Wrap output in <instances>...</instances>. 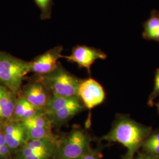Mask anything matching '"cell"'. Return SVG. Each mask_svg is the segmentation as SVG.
<instances>
[{
	"label": "cell",
	"mask_w": 159,
	"mask_h": 159,
	"mask_svg": "<svg viewBox=\"0 0 159 159\" xmlns=\"http://www.w3.org/2000/svg\"><path fill=\"white\" fill-rule=\"evenodd\" d=\"M143 37L146 40L159 42V12L154 10L144 24Z\"/></svg>",
	"instance_id": "cell-15"
},
{
	"label": "cell",
	"mask_w": 159,
	"mask_h": 159,
	"mask_svg": "<svg viewBox=\"0 0 159 159\" xmlns=\"http://www.w3.org/2000/svg\"><path fill=\"white\" fill-rule=\"evenodd\" d=\"M158 97H159V68L156 69L155 71L153 89L148 98V106L149 107H153L154 100Z\"/></svg>",
	"instance_id": "cell-19"
},
{
	"label": "cell",
	"mask_w": 159,
	"mask_h": 159,
	"mask_svg": "<svg viewBox=\"0 0 159 159\" xmlns=\"http://www.w3.org/2000/svg\"><path fill=\"white\" fill-rule=\"evenodd\" d=\"M36 5L41 10V19L47 20L51 17L52 7L54 3L52 0H34Z\"/></svg>",
	"instance_id": "cell-18"
},
{
	"label": "cell",
	"mask_w": 159,
	"mask_h": 159,
	"mask_svg": "<svg viewBox=\"0 0 159 159\" xmlns=\"http://www.w3.org/2000/svg\"><path fill=\"white\" fill-rule=\"evenodd\" d=\"M154 106H155L156 107L157 112H158V114H159V102H154Z\"/></svg>",
	"instance_id": "cell-23"
},
{
	"label": "cell",
	"mask_w": 159,
	"mask_h": 159,
	"mask_svg": "<svg viewBox=\"0 0 159 159\" xmlns=\"http://www.w3.org/2000/svg\"><path fill=\"white\" fill-rule=\"evenodd\" d=\"M30 70L31 61L0 51V81L9 90L18 94Z\"/></svg>",
	"instance_id": "cell-4"
},
{
	"label": "cell",
	"mask_w": 159,
	"mask_h": 159,
	"mask_svg": "<svg viewBox=\"0 0 159 159\" xmlns=\"http://www.w3.org/2000/svg\"><path fill=\"white\" fill-rule=\"evenodd\" d=\"M78 96L85 108L91 110L102 104L106 99V92L102 84L91 77L83 79L80 83Z\"/></svg>",
	"instance_id": "cell-6"
},
{
	"label": "cell",
	"mask_w": 159,
	"mask_h": 159,
	"mask_svg": "<svg viewBox=\"0 0 159 159\" xmlns=\"http://www.w3.org/2000/svg\"><path fill=\"white\" fill-rule=\"evenodd\" d=\"M107 54L100 49L84 45L75 46L70 56H62L68 61L77 64L80 68H85L91 74L92 65L97 60H106Z\"/></svg>",
	"instance_id": "cell-7"
},
{
	"label": "cell",
	"mask_w": 159,
	"mask_h": 159,
	"mask_svg": "<svg viewBox=\"0 0 159 159\" xmlns=\"http://www.w3.org/2000/svg\"><path fill=\"white\" fill-rule=\"evenodd\" d=\"M60 136L52 139L29 140L12 154V159H52Z\"/></svg>",
	"instance_id": "cell-5"
},
{
	"label": "cell",
	"mask_w": 159,
	"mask_h": 159,
	"mask_svg": "<svg viewBox=\"0 0 159 159\" xmlns=\"http://www.w3.org/2000/svg\"><path fill=\"white\" fill-rule=\"evenodd\" d=\"M17 96L18 94L9 90L0 100L1 120L6 121L11 119Z\"/></svg>",
	"instance_id": "cell-16"
},
{
	"label": "cell",
	"mask_w": 159,
	"mask_h": 159,
	"mask_svg": "<svg viewBox=\"0 0 159 159\" xmlns=\"http://www.w3.org/2000/svg\"><path fill=\"white\" fill-rule=\"evenodd\" d=\"M86 109L82 102L61 108L57 111L46 114L50 120L53 128H58L66 124L68 121L73 119L75 116Z\"/></svg>",
	"instance_id": "cell-12"
},
{
	"label": "cell",
	"mask_w": 159,
	"mask_h": 159,
	"mask_svg": "<svg viewBox=\"0 0 159 159\" xmlns=\"http://www.w3.org/2000/svg\"><path fill=\"white\" fill-rule=\"evenodd\" d=\"M152 130V127L137 122L129 114L117 113L110 130L101 137L100 140L121 144L127 149L123 159H133Z\"/></svg>",
	"instance_id": "cell-1"
},
{
	"label": "cell",
	"mask_w": 159,
	"mask_h": 159,
	"mask_svg": "<svg viewBox=\"0 0 159 159\" xmlns=\"http://www.w3.org/2000/svg\"><path fill=\"white\" fill-rule=\"evenodd\" d=\"M141 148L145 153L159 156V128L152 130L143 143Z\"/></svg>",
	"instance_id": "cell-17"
},
{
	"label": "cell",
	"mask_w": 159,
	"mask_h": 159,
	"mask_svg": "<svg viewBox=\"0 0 159 159\" xmlns=\"http://www.w3.org/2000/svg\"><path fill=\"white\" fill-rule=\"evenodd\" d=\"M18 94L35 107L43 110L52 96L46 87L35 79L31 80L26 84L22 85Z\"/></svg>",
	"instance_id": "cell-10"
},
{
	"label": "cell",
	"mask_w": 159,
	"mask_h": 159,
	"mask_svg": "<svg viewBox=\"0 0 159 159\" xmlns=\"http://www.w3.org/2000/svg\"><path fill=\"white\" fill-rule=\"evenodd\" d=\"M34 79L40 81L52 95L78 96V89L82 79L70 73L58 62L52 71L45 74L35 75Z\"/></svg>",
	"instance_id": "cell-2"
},
{
	"label": "cell",
	"mask_w": 159,
	"mask_h": 159,
	"mask_svg": "<svg viewBox=\"0 0 159 159\" xmlns=\"http://www.w3.org/2000/svg\"><path fill=\"white\" fill-rule=\"evenodd\" d=\"M93 140L87 129L76 126L60 137L52 159H79L91 149Z\"/></svg>",
	"instance_id": "cell-3"
},
{
	"label": "cell",
	"mask_w": 159,
	"mask_h": 159,
	"mask_svg": "<svg viewBox=\"0 0 159 159\" xmlns=\"http://www.w3.org/2000/svg\"><path fill=\"white\" fill-rule=\"evenodd\" d=\"M2 131L6 144L12 154L29 142L27 132L22 121L12 120L4 121Z\"/></svg>",
	"instance_id": "cell-8"
},
{
	"label": "cell",
	"mask_w": 159,
	"mask_h": 159,
	"mask_svg": "<svg viewBox=\"0 0 159 159\" xmlns=\"http://www.w3.org/2000/svg\"><path fill=\"white\" fill-rule=\"evenodd\" d=\"M133 159H159V156H155L145 153H139Z\"/></svg>",
	"instance_id": "cell-21"
},
{
	"label": "cell",
	"mask_w": 159,
	"mask_h": 159,
	"mask_svg": "<svg viewBox=\"0 0 159 159\" xmlns=\"http://www.w3.org/2000/svg\"><path fill=\"white\" fill-rule=\"evenodd\" d=\"M9 90L0 81V100L6 96Z\"/></svg>",
	"instance_id": "cell-22"
},
{
	"label": "cell",
	"mask_w": 159,
	"mask_h": 159,
	"mask_svg": "<svg viewBox=\"0 0 159 159\" xmlns=\"http://www.w3.org/2000/svg\"><path fill=\"white\" fill-rule=\"evenodd\" d=\"M27 132L29 140L56 138L51 121L44 113L22 121Z\"/></svg>",
	"instance_id": "cell-9"
},
{
	"label": "cell",
	"mask_w": 159,
	"mask_h": 159,
	"mask_svg": "<svg viewBox=\"0 0 159 159\" xmlns=\"http://www.w3.org/2000/svg\"><path fill=\"white\" fill-rule=\"evenodd\" d=\"M43 113H44L43 110L35 107L22 96L18 94L14 112L10 120L24 121Z\"/></svg>",
	"instance_id": "cell-13"
},
{
	"label": "cell",
	"mask_w": 159,
	"mask_h": 159,
	"mask_svg": "<svg viewBox=\"0 0 159 159\" xmlns=\"http://www.w3.org/2000/svg\"><path fill=\"white\" fill-rule=\"evenodd\" d=\"M79 159H101V155L98 150L91 148Z\"/></svg>",
	"instance_id": "cell-20"
},
{
	"label": "cell",
	"mask_w": 159,
	"mask_h": 159,
	"mask_svg": "<svg viewBox=\"0 0 159 159\" xmlns=\"http://www.w3.org/2000/svg\"><path fill=\"white\" fill-rule=\"evenodd\" d=\"M63 46H56L35 57L31 61L30 72L35 75L45 74L57 67L58 60L62 58Z\"/></svg>",
	"instance_id": "cell-11"
},
{
	"label": "cell",
	"mask_w": 159,
	"mask_h": 159,
	"mask_svg": "<svg viewBox=\"0 0 159 159\" xmlns=\"http://www.w3.org/2000/svg\"><path fill=\"white\" fill-rule=\"evenodd\" d=\"M81 102L79 96L66 97L52 95L43 111L46 114L52 113L69 106Z\"/></svg>",
	"instance_id": "cell-14"
}]
</instances>
